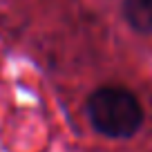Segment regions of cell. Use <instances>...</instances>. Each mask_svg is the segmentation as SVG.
Returning a JSON list of instances; mask_svg holds the SVG:
<instances>
[{
    "mask_svg": "<svg viewBox=\"0 0 152 152\" xmlns=\"http://www.w3.org/2000/svg\"><path fill=\"white\" fill-rule=\"evenodd\" d=\"M90 125L105 139H130L143 125L141 101L121 85H103L85 101Z\"/></svg>",
    "mask_w": 152,
    "mask_h": 152,
    "instance_id": "6da1fadb",
    "label": "cell"
},
{
    "mask_svg": "<svg viewBox=\"0 0 152 152\" xmlns=\"http://www.w3.org/2000/svg\"><path fill=\"white\" fill-rule=\"evenodd\" d=\"M121 14L132 31L152 36V0H123Z\"/></svg>",
    "mask_w": 152,
    "mask_h": 152,
    "instance_id": "7a4b0ae2",
    "label": "cell"
}]
</instances>
